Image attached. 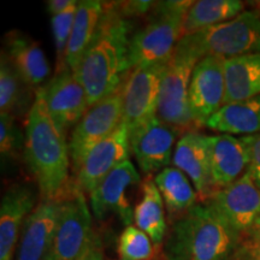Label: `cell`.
Returning a JSON list of instances; mask_svg holds the SVG:
<instances>
[{"label":"cell","instance_id":"cell-1","mask_svg":"<svg viewBox=\"0 0 260 260\" xmlns=\"http://www.w3.org/2000/svg\"><path fill=\"white\" fill-rule=\"evenodd\" d=\"M130 31L132 22L119 14L115 2L104 3L99 25L76 71L88 107L122 88L129 74Z\"/></svg>","mask_w":260,"mask_h":260},{"label":"cell","instance_id":"cell-2","mask_svg":"<svg viewBox=\"0 0 260 260\" xmlns=\"http://www.w3.org/2000/svg\"><path fill=\"white\" fill-rule=\"evenodd\" d=\"M24 161L37 181L41 200H60L71 183V158L67 135L52 119L41 94L25 119Z\"/></svg>","mask_w":260,"mask_h":260},{"label":"cell","instance_id":"cell-3","mask_svg":"<svg viewBox=\"0 0 260 260\" xmlns=\"http://www.w3.org/2000/svg\"><path fill=\"white\" fill-rule=\"evenodd\" d=\"M242 240L210 206L198 203L174 219L162 254L165 260H235Z\"/></svg>","mask_w":260,"mask_h":260},{"label":"cell","instance_id":"cell-4","mask_svg":"<svg viewBox=\"0 0 260 260\" xmlns=\"http://www.w3.org/2000/svg\"><path fill=\"white\" fill-rule=\"evenodd\" d=\"M193 3L190 0L154 2L146 16L145 24L130 37L129 71L168 63L182 39L184 17Z\"/></svg>","mask_w":260,"mask_h":260},{"label":"cell","instance_id":"cell-5","mask_svg":"<svg viewBox=\"0 0 260 260\" xmlns=\"http://www.w3.org/2000/svg\"><path fill=\"white\" fill-rule=\"evenodd\" d=\"M199 59L213 56L223 59L260 52V15L242 11L235 18L186 35L178 41Z\"/></svg>","mask_w":260,"mask_h":260},{"label":"cell","instance_id":"cell-6","mask_svg":"<svg viewBox=\"0 0 260 260\" xmlns=\"http://www.w3.org/2000/svg\"><path fill=\"white\" fill-rule=\"evenodd\" d=\"M56 233L46 260H79L98 242L84 193L74 181L61 197Z\"/></svg>","mask_w":260,"mask_h":260},{"label":"cell","instance_id":"cell-7","mask_svg":"<svg viewBox=\"0 0 260 260\" xmlns=\"http://www.w3.org/2000/svg\"><path fill=\"white\" fill-rule=\"evenodd\" d=\"M199 60L190 50L177 44L161 77L157 117L180 130H195L188 92L193 70Z\"/></svg>","mask_w":260,"mask_h":260},{"label":"cell","instance_id":"cell-8","mask_svg":"<svg viewBox=\"0 0 260 260\" xmlns=\"http://www.w3.org/2000/svg\"><path fill=\"white\" fill-rule=\"evenodd\" d=\"M123 122L122 88L90 106L73 128L69 139L71 168L74 174L95 146L112 134Z\"/></svg>","mask_w":260,"mask_h":260},{"label":"cell","instance_id":"cell-9","mask_svg":"<svg viewBox=\"0 0 260 260\" xmlns=\"http://www.w3.org/2000/svg\"><path fill=\"white\" fill-rule=\"evenodd\" d=\"M168 63L129 71L122 86L123 122L129 132L157 117L161 77Z\"/></svg>","mask_w":260,"mask_h":260},{"label":"cell","instance_id":"cell-10","mask_svg":"<svg viewBox=\"0 0 260 260\" xmlns=\"http://www.w3.org/2000/svg\"><path fill=\"white\" fill-rule=\"evenodd\" d=\"M141 182V176L130 160L116 167L89 194L94 217L102 220L116 214L125 226L132 225L135 209L130 200V191Z\"/></svg>","mask_w":260,"mask_h":260},{"label":"cell","instance_id":"cell-11","mask_svg":"<svg viewBox=\"0 0 260 260\" xmlns=\"http://www.w3.org/2000/svg\"><path fill=\"white\" fill-rule=\"evenodd\" d=\"M224 60L223 58L209 56L195 65L188 92V104L195 129L206 126L210 117L224 105Z\"/></svg>","mask_w":260,"mask_h":260},{"label":"cell","instance_id":"cell-12","mask_svg":"<svg viewBox=\"0 0 260 260\" xmlns=\"http://www.w3.org/2000/svg\"><path fill=\"white\" fill-rule=\"evenodd\" d=\"M241 235H246L260 217V189L248 174L204 201Z\"/></svg>","mask_w":260,"mask_h":260},{"label":"cell","instance_id":"cell-13","mask_svg":"<svg viewBox=\"0 0 260 260\" xmlns=\"http://www.w3.org/2000/svg\"><path fill=\"white\" fill-rule=\"evenodd\" d=\"M38 92L44 98L52 119L65 135L89 109L84 87L76 73L70 70L54 74L53 79Z\"/></svg>","mask_w":260,"mask_h":260},{"label":"cell","instance_id":"cell-14","mask_svg":"<svg viewBox=\"0 0 260 260\" xmlns=\"http://www.w3.org/2000/svg\"><path fill=\"white\" fill-rule=\"evenodd\" d=\"M130 153L129 130L122 122L111 135L99 142L86 155L75 172V184L83 193L90 194L113 169L129 160Z\"/></svg>","mask_w":260,"mask_h":260},{"label":"cell","instance_id":"cell-15","mask_svg":"<svg viewBox=\"0 0 260 260\" xmlns=\"http://www.w3.org/2000/svg\"><path fill=\"white\" fill-rule=\"evenodd\" d=\"M180 132V129L160 121L158 117L129 132L130 149L145 175L169 167Z\"/></svg>","mask_w":260,"mask_h":260},{"label":"cell","instance_id":"cell-16","mask_svg":"<svg viewBox=\"0 0 260 260\" xmlns=\"http://www.w3.org/2000/svg\"><path fill=\"white\" fill-rule=\"evenodd\" d=\"M37 204V195L27 183L6 188L0 204V260H15L22 228Z\"/></svg>","mask_w":260,"mask_h":260},{"label":"cell","instance_id":"cell-17","mask_svg":"<svg viewBox=\"0 0 260 260\" xmlns=\"http://www.w3.org/2000/svg\"><path fill=\"white\" fill-rule=\"evenodd\" d=\"M61 200H41L25 219L15 260H46L50 252Z\"/></svg>","mask_w":260,"mask_h":260},{"label":"cell","instance_id":"cell-18","mask_svg":"<svg viewBox=\"0 0 260 260\" xmlns=\"http://www.w3.org/2000/svg\"><path fill=\"white\" fill-rule=\"evenodd\" d=\"M172 164L187 175L203 201L213 191L211 180L209 136L190 130L181 136L175 146Z\"/></svg>","mask_w":260,"mask_h":260},{"label":"cell","instance_id":"cell-19","mask_svg":"<svg viewBox=\"0 0 260 260\" xmlns=\"http://www.w3.org/2000/svg\"><path fill=\"white\" fill-rule=\"evenodd\" d=\"M213 191L240 180L247 172L249 151L245 139L220 134L209 136Z\"/></svg>","mask_w":260,"mask_h":260},{"label":"cell","instance_id":"cell-20","mask_svg":"<svg viewBox=\"0 0 260 260\" xmlns=\"http://www.w3.org/2000/svg\"><path fill=\"white\" fill-rule=\"evenodd\" d=\"M4 53L30 88H41L51 74V67L39 42L24 32L12 30L5 37Z\"/></svg>","mask_w":260,"mask_h":260},{"label":"cell","instance_id":"cell-21","mask_svg":"<svg viewBox=\"0 0 260 260\" xmlns=\"http://www.w3.org/2000/svg\"><path fill=\"white\" fill-rule=\"evenodd\" d=\"M224 105L260 95V52L224 60Z\"/></svg>","mask_w":260,"mask_h":260},{"label":"cell","instance_id":"cell-22","mask_svg":"<svg viewBox=\"0 0 260 260\" xmlns=\"http://www.w3.org/2000/svg\"><path fill=\"white\" fill-rule=\"evenodd\" d=\"M104 11V3L83 0L77 3L76 16L67 51V68L73 73L79 69L81 60L88 50Z\"/></svg>","mask_w":260,"mask_h":260},{"label":"cell","instance_id":"cell-23","mask_svg":"<svg viewBox=\"0 0 260 260\" xmlns=\"http://www.w3.org/2000/svg\"><path fill=\"white\" fill-rule=\"evenodd\" d=\"M206 126L228 135L260 133V95L225 104L210 117Z\"/></svg>","mask_w":260,"mask_h":260},{"label":"cell","instance_id":"cell-24","mask_svg":"<svg viewBox=\"0 0 260 260\" xmlns=\"http://www.w3.org/2000/svg\"><path fill=\"white\" fill-rule=\"evenodd\" d=\"M141 199L134 210V222L139 229L151 237L155 246L164 242L168 234L165 205L154 178L147 176L140 184Z\"/></svg>","mask_w":260,"mask_h":260},{"label":"cell","instance_id":"cell-25","mask_svg":"<svg viewBox=\"0 0 260 260\" xmlns=\"http://www.w3.org/2000/svg\"><path fill=\"white\" fill-rule=\"evenodd\" d=\"M154 182L164 200L165 209L175 218L197 205L199 198L191 181L183 171L168 167L154 176Z\"/></svg>","mask_w":260,"mask_h":260},{"label":"cell","instance_id":"cell-26","mask_svg":"<svg viewBox=\"0 0 260 260\" xmlns=\"http://www.w3.org/2000/svg\"><path fill=\"white\" fill-rule=\"evenodd\" d=\"M32 88L19 76L5 53L0 60V115H10L14 118L23 117L30 111L35 99H31Z\"/></svg>","mask_w":260,"mask_h":260},{"label":"cell","instance_id":"cell-27","mask_svg":"<svg viewBox=\"0 0 260 260\" xmlns=\"http://www.w3.org/2000/svg\"><path fill=\"white\" fill-rule=\"evenodd\" d=\"M239 0H199L188 10L182 27V38L235 18L243 10Z\"/></svg>","mask_w":260,"mask_h":260},{"label":"cell","instance_id":"cell-28","mask_svg":"<svg viewBox=\"0 0 260 260\" xmlns=\"http://www.w3.org/2000/svg\"><path fill=\"white\" fill-rule=\"evenodd\" d=\"M153 245L151 237L138 226H125L118 241L119 259L149 260L153 255Z\"/></svg>","mask_w":260,"mask_h":260},{"label":"cell","instance_id":"cell-29","mask_svg":"<svg viewBox=\"0 0 260 260\" xmlns=\"http://www.w3.org/2000/svg\"><path fill=\"white\" fill-rule=\"evenodd\" d=\"M25 134L18 128L16 118L0 115V153L3 162H16L24 155Z\"/></svg>","mask_w":260,"mask_h":260},{"label":"cell","instance_id":"cell-30","mask_svg":"<svg viewBox=\"0 0 260 260\" xmlns=\"http://www.w3.org/2000/svg\"><path fill=\"white\" fill-rule=\"evenodd\" d=\"M77 5L63 14L52 16L51 25L53 32L54 47H56V74H59L64 70H69L67 68V51L69 45L71 30L76 16Z\"/></svg>","mask_w":260,"mask_h":260},{"label":"cell","instance_id":"cell-31","mask_svg":"<svg viewBox=\"0 0 260 260\" xmlns=\"http://www.w3.org/2000/svg\"><path fill=\"white\" fill-rule=\"evenodd\" d=\"M249 151V164L247 174L251 176L255 186L260 189V133L243 136Z\"/></svg>","mask_w":260,"mask_h":260},{"label":"cell","instance_id":"cell-32","mask_svg":"<svg viewBox=\"0 0 260 260\" xmlns=\"http://www.w3.org/2000/svg\"><path fill=\"white\" fill-rule=\"evenodd\" d=\"M116 9L123 17L129 19L132 17H141L147 16L153 8L154 2L148 0H130V2H115Z\"/></svg>","mask_w":260,"mask_h":260},{"label":"cell","instance_id":"cell-33","mask_svg":"<svg viewBox=\"0 0 260 260\" xmlns=\"http://www.w3.org/2000/svg\"><path fill=\"white\" fill-rule=\"evenodd\" d=\"M235 260H260V241L247 237L237 249Z\"/></svg>","mask_w":260,"mask_h":260},{"label":"cell","instance_id":"cell-34","mask_svg":"<svg viewBox=\"0 0 260 260\" xmlns=\"http://www.w3.org/2000/svg\"><path fill=\"white\" fill-rule=\"evenodd\" d=\"M79 2L75 0H48L47 2V11L50 12L52 16H57L67 12L73 6L77 5Z\"/></svg>","mask_w":260,"mask_h":260},{"label":"cell","instance_id":"cell-35","mask_svg":"<svg viewBox=\"0 0 260 260\" xmlns=\"http://www.w3.org/2000/svg\"><path fill=\"white\" fill-rule=\"evenodd\" d=\"M79 260H104L103 252H102V249H100L99 241H98L95 245H94L92 248H90L89 251Z\"/></svg>","mask_w":260,"mask_h":260},{"label":"cell","instance_id":"cell-36","mask_svg":"<svg viewBox=\"0 0 260 260\" xmlns=\"http://www.w3.org/2000/svg\"><path fill=\"white\" fill-rule=\"evenodd\" d=\"M246 236L249 237V239L260 241V217L255 220V223L253 224V226L249 229V232L246 234Z\"/></svg>","mask_w":260,"mask_h":260},{"label":"cell","instance_id":"cell-37","mask_svg":"<svg viewBox=\"0 0 260 260\" xmlns=\"http://www.w3.org/2000/svg\"><path fill=\"white\" fill-rule=\"evenodd\" d=\"M255 5H256V10H258V11H256V12H258V14L260 15V2L255 3Z\"/></svg>","mask_w":260,"mask_h":260}]
</instances>
